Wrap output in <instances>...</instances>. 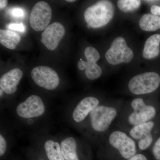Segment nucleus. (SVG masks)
Wrapping results in <instances>:
<instances>
[{
	"instance_id": "obj_1",
	"label": "nucleus",
	"mask_w": 160,
	"mask_h": 160,
	"mask_svg": "<svg viewBox=\"0 0 160 160\" xmlns=\"http://www.w3.org/2000/svg\"><path fill=\"white\" fill-rule=\"evenodd\" d=\"M123 104L121 101H104L91 112L79 133L92 147L99 146L114 126Z\"/></svg>"
},
{
	"instance_id": "obj_2",
	"label": "nucleus",
	"mask_w": 160,
	"mask_h": 160,
	"mask_svg": "<svg viewBox=\"0 0 160 160\" xmlns=\"http://www.w3.org/2000/svg\"><path fill=\"white\" fill-rule=\"evenodd\" d=\"M18 126L33 132H49L50 109L37 94H31L10 107Z\"/></svg>"
},
{
	"instance_id": "obj_3",
	"label": "nucleus",
	"mask_w": 160,
	"mask_h": 160,
	"mask_svg": "<svg viewBox=\"0 0 160 160\" xmlns=\"http://www.w3.org/2000/svg\"><path fill=\"white\" fill-rule=\"evenodd\" d=\"M138 152L135 141L113 126L98 147L97 157L98 160H127Z\"/></svg>"
},
{
	"instance_id": "obj_4",
	"label": "nucleus",
	"mask_w": 160,
	"mask_h": 160,
	"mask_svg": "<svg viewBox=\"0 0 160 160\" xmlns=\"http://www.w3.org/2000/svg\"><path fill=\"white\" fill-rule=\"evenodd\" d=\"M158 111L156 106L146 98H134L124 103L114 126L126 131L155 118L158 116Z\"/></svg>"
},
{
	"instance_id": "obj_5",
	"label": "nucleus",
	"mask_w": 160,
	"mask_h": 160,
	"mask_svg": "<svg viewBox=\"0 0 160 160\" xmlns=\"http://www.w3.org/2000/svg\"><path fill=\"white\" fill-rule=\"evenodd\" d=\"M104 102L102 99L94 95L84 97L65 109V120L79 132L92 111Z\"/></svg>"
},
{
	"instance_id": "obj_6",
	"label": "nucleus",
	"mask_w": 160,
	"mask_h": 160,
	"mask_svg": "<svg viewBox=\"0 0 160 160\" xmlns=\"http://www.w3.org/2000/svg\"><path fill=\"white\" fill-rule=\"evenodd\" d=\"M58 136L65 160H92V147L82 137L66 133Z\"/></svg>"
},
{
	"instance_id": "obj_7",
	"label": "nucleus",
	"mask_w": 160,
	"mask_h": 160,
	"mask_svg": "<svg viewBox=\"0 0 160 160\" xmlns=\"http://www.w3.org/2000/svg\"><path fill=\"white\" fill-rule=\"evenodd\" d=\"M31 146L48 160H65L58 135L33 132L29 136Z\"/></svg>"
},
{
	"instance_id": "obj_8",
	"label": "nucleus",
	"mask_w": 160,
	"mask_h": 160,
	"mask_svg": "<svg viewBox=\"0 0 160 160\" xmlns=\"http://www.w3.org/2000/svg\"><path fill=\"white\" fill-rule=\"evenodd\" d=\"M114 12V6L111 2L101 1L87 8L84 17L88 26L93 28H99L110 22Z\"/></svg>"
},
{
	"instance_id": "obj_9",
	"label": "nucleus",
	"mask_w": 160,
	"mask_h": 160,
	"mask_svg": "<svg viewBox=\"0 0 160 160\" xmlns=\"http://www.w3.org/2000/svg\"><path fill=\"white\" fill-rule=\"evenodd\" d=\"M160 85V76L155 72H146L135 76L127 85L129 92L136 96H145L156 91Z\"/></svg>"
},
{
	"instance_id": "obj_10",
	"label": "nucleus",
	"mask_w": 160,
	"mask_h": 160,
	"mask_svg": "<svg viewBox=\"0 0 160 160\" xmlns=\"http://www.w3.org/2000/svg\"><path fill=\"white\" fill-rule=\"evenodd\" d=\"M31 77L37 86L47 91L56 90L60 84V79L57 72L48 66L35 67L31 72Z\"/></svg>"
},
{
	"instance_id": "obj_11",
	"label": "nucleus",
	"mask_w": 160,
	"mask_h": 160,
	"mask_svg": "<svg viewBox=\"0 0 160 160\" xmlns=\"http://www.w3.org/2000/svg\"><path fill=\"white\" fill-rule=\"evenodd\" d=\"M133 52L127 46L126 40L122 37L115 39L110 48L106 53V61L111 65H117L129 63L133 58Z\"/></svg>"
},
{
	"instance_id": "obj_12",
	"label": "nucleus",
	"mask_w": 160,
	"mask_h": 160,
	"mask_svg": "<svg viewBox=\"0 0 160 160\" xmlns=\"http://www.w3.org/2000/svg\"><path fill=\"white\" fill-rule=\"evenodd\" d=\"M0 126V160H9L15 141L14 126L2 115Z\"/></svg>"
},
{
	"instance_id": "obj_13",
	"label": "nucleus",
	"mask_w": 160,
	"mask_h": 160,
	"mask_svg": "<svg viewBox=\"0 0 160 160\" xmlns=\"http://www.w3.org/2000/svg\"><path fill=\"white\" fill-rule=\"evenodd\" d=\"M50 6L45 2H39L33 6L30 16L32 28L36 31L45 30L48 27L52 18Z\"/></svg>"
},
{
	"instance_id": "obj_14",
	"label": "nucleus",
	"mask_w": 160,
	"mask_h": 160,
	"mask_svg": "<svg viewBox=\"0 0 160 160\" xmlns=\"http://www.w3.org/2000/svg\"><path fill=\"white\" fill-rule=\"evenodd\" d=\"M22 71L19 69H11L2 75L0 78V97L14 94L18 90V86L23 77Z\"/></svg>"
},
{
	"instance_id": "obj_15",
	"label": "nucleus",
	"mask_w": 160,
	"mask_h": 160,
	"mask_svg": "<svg viewBox=\"0 0 160 160\" xmlns=\"http://www.w3.org/2000/svg\"><path fill=\"white\" fill-rule=\"evenodd\" d=\"M65 32L64 26L61 23L58 22L52 23L43 32L41 42L49 50H54L62 39Z\"/></svg>"
},
{
	"instance_id": "obj_16",
	"label": "nucleus",
	"mask_w": 160,
	"mask_h": 160,
	"mask_svg": "<svg viewBox=\"0 0 160 160\" xmlns=\"http://www.w3.org/2000/svg\"><path fill=\"white\" fill-rule=\"evenodd\" d=\"M84 54L87 59L85 71L86 78L89 80L98 78L102 72L101 67L96 63L100 58L98 51L94 47L89 46L85 49Z\"/></svg>"
},
{
	"instance_id": "obj_17",
	"label": "nucleus",
	"mask_w": 160,
	"mask_h": 160,
	"mask_svg": "<svg viewBox=\"0 0 160 160\" xmlns=\"http://www.w3.org/2000/svg\"><path fill=\"white\" fill-rule=\"evenodd\" d=\"M160 34L152 35L146 40L143 51V57L147 59L154 58L160 53Z\"/></svg>"
},
{
	"instance_id": "obj_18",
	"label": "nucleus",
	"mask_w": 160,
	"mask_h": 160,
	"mask_svg": "<svg viewBox=\"0 0 160 160\" xmlns=\"http://www.w3.org/2000/svg\"><path fill=\"white\" fill-rule=\"evenodd\" d=\"M19 34L9 30H0V42L6 48L14 49L21 41Z\"/></svg>"
},
{
	"instance_id": "obj_19",
	"label": "nucleus",
	"mask_w": 160,
	"mask_h": 160,
	"mask_svg": "<svg viewBox=\"0 0 160 160\" xmlns=\"http://www.w3.org/2000/svg\"><path fill=\"white\" fill-rule=\"evenodd\" d=\"M140 28L146 31H155L160 29V17L145 14L139 21Z\"/></svg>"
},
{
	"instance_id": "obj_20",
	"label": "nucleus",
	"mask_w": 160,
	"mask_h": 160,
	"mask_svg": "<svg viewBox=\"0 0 160 160\" xmlns=\"http://www.w3.org/2000/svg\"><path fill=\"white\" fill-rule=\"evenodd\" d=\"M141 1L139 0H120L117 5L119 9L123 12L134 11L139 8Z\"/></svg>"
},
{
	"instance_id": "obj_21",
	"label": "nucleus",
	"mask_w": 160,
	"mask_h": 160,
	"mask_svg": "<svg viewBox=\"0 0 160 160\" xmlns=\"http://www.w3.org/2000/svg\"><path fill=\"white\" fill-rule=\"evenodd\" d=\"M22 151L27 160H48L31 146L23 148Z\"/></svg>"
},
{
	"instance_id": "obj_22",
	"label": "nucleus",
	"mask_w": 160,
	"mask_h": 160,
	"mask_svg": "<svg viewBox=\"0 0 160 160\" xmlns=\"http://www.w3.org/2000/svg\"><path fill=\"white\" fill-rule=\"evenodd\" d=\"M149 154L152 160H160V135L149 149Z\"/></svg>"
},
{
	"instance_id": "obj_23",
	"label": "nucleus",
	"mask_w": 160,
	"mask_h": 160,
	"mask_svg": "<svg viewBox=\"0 0 160 160\" xmlns=\"http://www.w3.org/2000/svg\"><path fill=\"white\" fill-rule=\"evenodd\" d=\"M127 160H152L149 152H138Z\"/></svg>"
},
{
	"instance_id": "obj_24",
	"label": "nucleus",
	"mask_w": 160,
	"mask_h": 160,
	"mask_svg": "<svg viewBox=\"0 0 160 160\" xmlns=\"http://www.w3.org/2000/svg\"><path fill=\"white\" fill-rule=\"evenodd\" d=\"M7 28L11 30L22 32H25L26 30V26L22 23H20V24L12 23L8 25Z\"/></svg>"
},
{
	"instance_id": "obj_25",
	"label": "nucleus",
	"mask_w": 160,
	"mask_h": 160,
	"mask_svg": "<svg viewBox=\"0 0 160 160\" xmlns=\"http://www.w3.org/2000/svg\"><path fill=\"white\" fill-rule=\"evenodd\" d=\"M25 11L22 8H16L12 9V14L15 18H22L25 15Z\"/></svg>"
},
{
	"instance_id": "obj_26",
	"label": "nucleus",
	"mask_w": 160,
	"mask_h": 160,
	"mask_svg": "<svg viewBox=\"0 0 160 160\" xmlns=\"http://www.w3.org/2000/svg\"><path fill=\"white\" fill-rule=\"evenodd\" d=\"M150 11L152 14L154 15L160 16V7L157 6H152Z\"/></svg>"
},
{
	"instance_id": "obj_27",
	"label": "nucleus",
	"mask_w": 160,
	"mask_h": 160,
	"mask_svg": "<svg viewBox=\"0 0 160 160\" xmlns=\"http://www.w3.org/2000/svg\"><path fill=\"white\" fill-rule=\"evenodd\" d=\"M78 68L81 70L86 69V61H83L82 59H80L78 63Z\"/></svg>"
},
{
	"instance_id": "obj_28",
	"label": "nucleus",
	"mask_w": 160,
	"mask_h": 160,
	"mask_svg": "<svg viewBox=\"0 0 160 160\" xmlns=\"http://www.w3.org/2000/svg\"><path fill=\"white\" fill-rule=\"evenodd\" d=\"M7 3H8V1L7 0H1L0 1V9H4L5 7H6Z\"/></svg>"
},
{
	"instance_id": "obj_29",
	"label": "nucleus",
	"mask_w": 160,
	"mask_h": 160,
	"mask_svg": "<svg viewBox=\"0 0 160 160\" xmlns=\"http://www.w3.org/2000/svg\"><path fill=\"white\" fill-rule=\"evenodd\" d=\"M9 160H23L22 159L19 158H17L15 157H12V156H11Z\"/></svg>"
},
{
	"instance_id": "obj_30",
	"label": "nucleus",
	"mask_w": 160,
	"mask_h": 160,
	"mask_svg": "<svg viewBox=\"0 0 160 160\" xmlns=\"http://www.w3.org/2000/svg\"><path fill=\"white\" fill-rule=\"evenodd\" d=\"M66 2H75L74 0H66Z\"/></svg>"
}]
</instances>
